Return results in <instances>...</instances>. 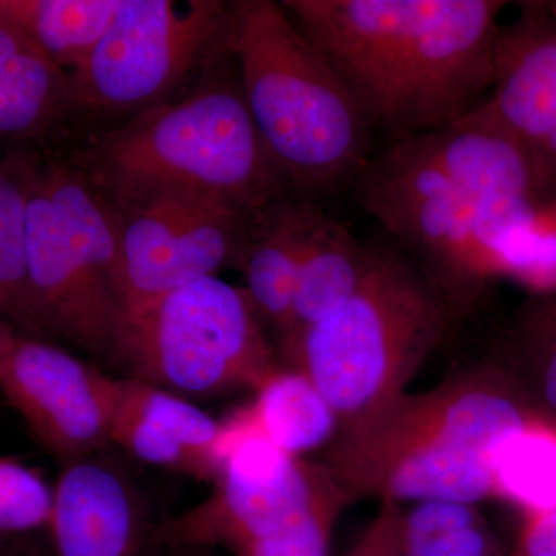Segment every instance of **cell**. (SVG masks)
<instances>
[{
    "instance_id": "4316f807",
    "label": "cell",
    "mask_w": 556,
    "mask_h": 556,
    "mask_svg": "<svg viewBox=\"0 0 556 556\" xmlns=\"http://www.w3.org/2000/svg\"><path fill=\"white\" fill-rule=\"evenodd\" d=\"M397 504H383L371 526L342 556H399L396 544Z\"/></svg>"
},
{
    "instance_id": "cb8c5ba5",
    "label": "cell",
    "mask_w": 556,
    "mask_h": 556,
    "mask_svg": "<svg viewBox=\"0 0 556 556\" xmlns=\"http://www.w3.org/2000/svg\"><path fill=\"white\" fill-rule=\"evenodd\" d=\"M27 179L25 160L0 163V317L25 328Z\"/></svg>"
},
{
    "instance_id": "6da1fadb",
    "label": "cell",
    "mask_w": 556,
    "mask_h": 556,
    "mask_svg": "<svg viewBox=\"0 0 556 556\" xmlns=\"http://www.w3.org/2000/svg\"><path fill=\"white\" fill-rule=\"evenodd\" d=\"M501 0H285L345 84L371 135L441 129L492 89Z\"/></svg>"
},
{
    "instance_id": "52a82bcc",
    "label": "cell",
    "mask_w": 556,
    "mask_h": 556,
    "mask_svg": "<svg viewBox=\"0 0 556 556\" xmlns=\"http://www.w3.org/2000/svg\"><path fill=\"white\" fill-rule=\"evenodd\" d=\"M260 320L244 289L201 278L127 306L110 362L182 397L257 391L278 369Z\"/></svg>"
},
{
    "instance_id": "5bb4252c",
    "label": "cell",
    "mask_w": 556,
    "mask_h": 556,
    "mask_svg": "<svg viewBox=\"0 0 556 556\" xmlns=\"http://www.w3.org/2000/svg\"><path fill=\"white\" fill-rule=\"evenodd\" d=\"M110 445L148 466L214 484L218 420L185 397L142 380L93 367Z\"/></svg>"
},
{
    "instance_id": "8992f818",
    "label": "cell",
    "mask_w": 556,
    "mask_h": 556,
    "mask_svg": "<svg viewBox=\"0 0 556 556\" xmlns=\"http://www.w3.org/2000/svg\"><path fill=\"white\" fill-rule=\"evenodd\" d=\"M25 329L112 356L126 300L115 212L76 166L25 160Z\"/></svg>"
},
{
    "instance_id": "ffe728a7",
    "label": "cell",
    "mask_w": 556,
    "mask_h": 556,
    "mask_svg": "<svg viewBox=\"0 0 556 556\" xmlns=\"http://www.w3.org/2000/svg\"><path fill=\"white\" fill-rule=\"evenodd\" d=\"M121 0H0V14L16 24L54 64L72 75L89 58Z\"/></svg>"
},
{
    "instance_id": "e0dca14e",
    "label": "cell",
    "mask_w": 556,
    "mask_h": 556,
    "mask_svg": "<svg viewBox=\"0 0 556 556\" xmlns=\"http://www.w3.org/2000/svg\"><path fill=\"white\" fill-rule=\"evenodd\" d=\"M309 199L281 197L254 212L239 268L260 318L287 338Z\"/></svg>"
},
{
    "instance_id": "83f0119b",
    "label": "cell",
    "mask_w": 556,
    "mask_h": 556,
    "mask_svg": "<svg viewBox=\"0 0 556 556\" xmlns=\"http://www.w3.org/2000/svg\"><path fill=\"white\" fill-rule=\"evenodd\" d=\"M515 556H556V510L527 517Z\"/></svg>"
},
{
    "instance_id": "d6986e66",
    "label": "cell",
    "mask_w": 556,
    "mask_h": 556,
    "mask_svg": "<svg viewBox=\"0 0 556 556\" xmlns=\"http://www.w3.org/2000/svg\"><path fill=\"white\" fill-rule=\"evenodd\" d=\"M233 413L260 437L294 457L329 444L339 428V417L327 399L295 368H278L255 391L254 401Z\"/></svg>"
},
{
    "instance_id": "ba28073f",
    "label": "cell",
    "mask_w": 556,
    "mask_h": 556,
    "mask_svg": "<svg viewBox=\"0 0 556 556\" xmlns=\"http://www.w3.org/2000/svg\"><path fill=\"white\" fill-rule=\"evenodd\" d=\"M351 188L358 206L437 281L463 316L490 277L511 276L514 241L415 139L372 155Z\"/></svg>"
},
{
    "instance_id": "8fae6325",
    "label": "cell",
    "mask_w": 556,
    "mask_h": 556,
    "mask_svg": "<svg viewBox=\"0 0 556 556\" xmlns=\"http://www.w3.org/2000/svg\"><path fill=\"white\" fill-rule=\"evenodd\" d=\"M118 222L126 306L239 268L255 211L186 189L109 203Z\"/></svg>"
},
{
    "instance_id": "7402d4cb",
    "label": "cell",
    "mask_w": 556,
    "mask_h": 556,
    "mask_svg": "<svg viewBox=\"0 0 556 556\" xmlns=\"http://www.w3.org/2000/svg\"><path fill=\"white\" fill-rule=\"evenodd\" d=\"M399 556H501L500 544L473 504L419 501L396 510Z\"/></svg>"
},
{
    "instance_id": "f546056e",
    "label": "cell",
    "mask_w": 556,
    "mask_h": 556,
    "mask_svg": "<svg viewBox=\"0 0 556 556\" xmlns=\"http://www.w3.org/2000/svg\"><path fill=\"white\" fill-rule=\"evenodd\" d=\"M172 551H174V556H211L206 548L181 547L172 548Z\"/></svg>"
},
{
    "instance_id": "1f68e13d",
    "label": "cell",
    "mask_w": 556,
    "mask_h": 556,
    "mask_svg": "<svg viewBox=\"0 0 556 556\" xmlns=\"http://www.w3.org/2000/svg\"><path fill=\"white\" fill-rule=\"evenodd\" d=\"M501 556H503V555H501Z\"/></svg>"
},
{
    "instance_id": "5b68a950",
    "label": "cell",
    "mask_w": 556,
    "mask_h": 556,
    "mask_svg": "<svg viewBox=\"0 0 556 556\" xmlns=\"http://www.w3.org/2000/svg\"><path fill=\"white\" fill-rule=\"evenodd\" d=\"M460 316L401 249L372 244L353 298L306 329L287 356L324 394L340 426L405 393Z\"/></svg>"
},
{
    "instance_id": "44dd1931",
    "label": "cell",
    "mask_w": 556,
    "mask_h": 556,
    "mask_svg": "<svg viewBox=\"0 0 556 556\" xmlns=\"http://www.w3.org/2000/svg\"><path fill=\"white\" fill-rule=\"evenodd\" d=\"M493 496L517 504L527 517L556 510V424L533 413L503 439L492 459Z\"/></svg>"
},
{
    "instance_id": "9a60e30c",
    "label": "cell",
    "mask_w": 556,
    "mask_h": 556,
    "mask_svg": "<svg viewBox=\"0 0 556 556\" xmlns=\"http://www.w3.org/2000/svg\"><path fill=\"white\" fill-rule=\"evenodd\" d=\"M47 530L56 556H148L144 500L105 452L61 464Z\"/></svg>"
},
{
    "instance_id": "ac0fdd59",
    "label": "cell",
    "mask_w": 556,
    "mask_h": 556,
    "mask_svg": "<svg viewBox=\"0 0 556 556\" xmlns=\"http://www.w3.org/2000/svg\"><path fill=\"white\" fill-rule=\"evenodd\" d=\"M72 108L67 73L0 14V141L38 137Z\"/></svg>"
},
{
    "instance_id": "2e32d148",
    "label": "cell",
    "mask_w": 556,
    "mask_h": 556,
    "mask_svg": "<svg viewBox=\"0 0 556 556\" xmlns=\"http://www.w3.org/2000/svg\"><path fill=\"white\" fill-rule=\"evenodd\" d=\"M371 255L372 244L361 243L320 204L309 200L291 325L281 342L285 353L306 329L353 298L364 281Z\"/></svg>"
},
{
    "instance_id": "f1b7e54d",
    "label": "cell",
    "mask_w": 556,
    "mask_h": 556,
    "mask_svg": "<svg viewBox=\"0 0 556 556\" xmlns=\"http://www.w3.org/2000/svg\"><path fill=\"white\" fill-rule=\"evenodd\" d=\"M17 336H20V331L14 328V325L0 317V375H2L3 368H5Z\"/></svg>"
},
{
    "instance_id": "30bf717a",
    "label": "cell",
    "mask_w": 556,
    "mask_h": 556,
    "mask_svg": "<svg viewBox=\"0 0 556 556\" xmlns=\"http://www.w3.org/2000/svg\"><path fill=\"white\" fill-rule=\"evenodd\" d=\"M218 426L214 490L160 527L159 538L167 546L223 547L233 554L298 525L325 504L351 500L324 463L287 455L236 413Z\"/></svg>"
},
{
    "instance_id": "9c48e42d",
    "label": "cell",
    "mask_w": 556,
    "mask_h": 556,
    "mask_svg": "<svg viewBox=\"0 0 556 556\" xmlns=\"http://www.w3.org/2000/svg\"><path fill=\"white\" fill-rule=\"evenodd\" d=\"M230 54L229 2L121 0L98 46L68 76L73 108L139 113L208 60Z\"/></svg>"
},
{
    "instance_id": "277c9868",
    "label": "cell",
    "mask_w": 556,
    "mask_h": 556,
    "mask_svg": "<svg viewBox=\"0 0 556 556\" xmlns=\"http://www.w3.org/2000/svg\"><path fill=\"white\" fill-rule=\"evenodd\" d=\"M230 53L266 149L294 195L353 185L371 131L345 84L274 0L229 2Z\"/></svg>"
},
{
    "instance_id": "484cf974",
    "label": "cell",
    "mask_w": 556,
    "mask_h": 556,
    "mask_svg": "<svg viewBox=\"0 0 556 556\" xmlns=\"http://www.w3.org/2000/svg\"><path fill=\"white\" fill-rule=\"evenodd\" d=\"M351 500H336L277 535L247 544L233 556H329L332 529Z\"/></svg>"
},
{
    "instance_id": "4fadbf2b",
    "label": "cell",
    "mask_w": 556,
    "mask_h": 556,
    "mask_svg": "<svg viewBox=\"0 0 556 556\" xmlns=\"http://www.w3.org/2000/svg\"><path fill=\"white\" fill-rule=\"evenodd\" d=\"M0 393L61 464L108 452L93 367L60 346L20 332L0 375Z\"/></svg>"
},
{
    "instance_id": "7a4b0ae2",
    "label": "cell",
    "mask_w": 556,
    "mask_h": 556,
    "mask_svg": "<svg viewBox=\"0 0 556 556\" xmlns=\"http://www.w3.org/2000/svg\"><path fill=\"white\" fill-rule=\"evenodd\" d=\"M536 413L497 365L471 369L420 394H399L340 424L324 464L351 500L383 504L493 496V453Z\"/></svg>"
},
{
    "instance_id": "7c38bea8",
    "label": "cell",
    "mask_w": 556,
    "mask_h": 556,
    "mask_svg": "<svg viewBox=\"0 0 556 556\" xmlns=\"http://www.w3.org/2000/svg\"><path fill=\"white\" fill-rule=\"evenodd\" d=\"M473 110L522 150L535 199L556 193V2H522L500 24L492 89Z\"/></svg>"
},
{
    "instance_id": "4dcf8cb0",
    "label": "cell",
    "mask_w": 556,
    "mask_h": 556,
    "mask_svg": "<svg viewBox=\"0 0 556 556\" xmlns=\"http://www.w3.org/2000/svg\"><path fill=\"white\" fill-rule=\"evenodd\" d=\"M11 538H0V556H22L10 544Z\"/></svg>"
},
{
    "instance_id": "3957f363",
    "label": "cell",
    "mask_w": 556,
    "mask_h": 556,
    "mask_svg": "<svg viewBox=\"0 0 556 556\" xmlns=\"http://www.w3.org/2000/svg\"><path fill=\"white\" fill-rule=\"evenodd\" d=\"M75 166L109 203L186 189L258 211L292 193L249 112L237 65L91 139Z\"/></svg>"
},
{
    "instance_id": "d4e9b609",
    "label": "cell",
    "mask_w": 556,
    "mask_h": 556,
    "mask_svg": "<svg viewBox=\"0 0 556 556\" xmlns=\"http://www.w3.org/2000/svg\"><path fill=\"white\" fill-rule=\"evenodd\" d=\"M53 486L35 468L0 455V538L49 529Z\"/></svg>"
},
{
    "instance_id": "603a6c76",
    "label": "cell",
    "mask_w": 556,
    "mask_h": 556,
    "mask_svg": "<svg viewBox=\"0 0 556 556\" xmlns=\"http://www.w3.org/2000/svg\"><path fill=\"white\" fill-rule=\"evenodd\" d=\"M504 364L538 415L556 424V291L536 294L508 334Z\"/></svg>"
}]
</instances>
